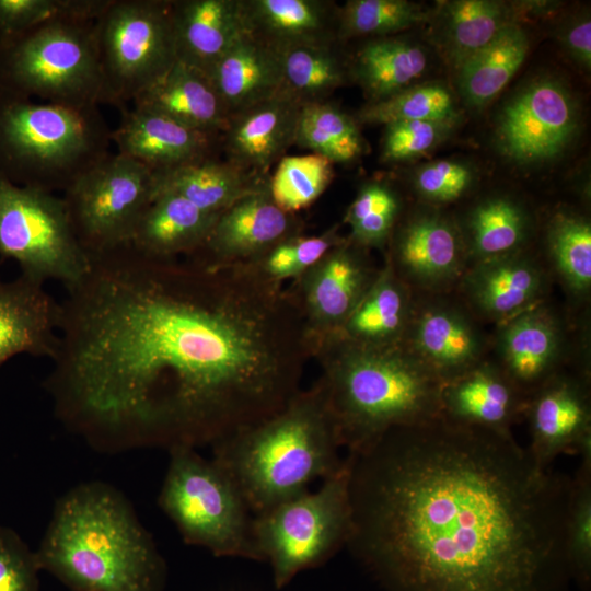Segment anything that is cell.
Here are the masks:
<instances>
[{
	"label": "cell",
	"mask_w": 591,
	"mask_h": 591,
	"mask_svg": "<svg viewBox=\"0 0 591 591\" xmlns=\"http://www.w3.org/2000/svg\"><path fill=\"white\" fill-rule=\"evenodd\" d=\"M44 386L92 448H198L253 426L301 390L310 356L283 283L248 263L90 256L67 289Z\"/></svg>",
	"instance_id": "6da1fadb"
},
{
	"label": "cell",
	"mask_w": 591,
	"mask_h": 591,
	"mask_svg": "<svg viewBox=\"0 0 591 591\" xmlns=\"http://www.w3.org/2000/svg\"><path fill=\"white\" fill-rule=\"evenodd\" d=\"M349 459L346 546L380 591H568L571 477L443 417Z\"/></svg>",
	"instance_id": "7a4b0ae2"
},
{
	"label": "cell",
	"mask_w": 591,
	"mask_h": 591,
	"mask_svg": "<svg viewBox=\"0 0 591 591\" xmlns=\"http://www.w3.org/2000/svg\"><path fill=\"white\" fill-rule=\"evenodd\" d=\"M71 591H163L166 567L128 499L103 482L60 497L35 551Z\"/></svg>",
	"instance_id": "3957f363"
},
{
	"label": "cell",
	"mask_w": 591,
	"mask_h": 591,
	"mask_svg": "<svg viewBox=\"0 0 591 591\" xmlns=\"http://www.w3.org/2000/svg\"><path fill=\"white\" fill-rule=\"evenodd\" d=\"M341 448L359 453L392 429L441 416L442 381L403 345L369 347L340 339L312 354Z\"/></svg>",
	"instance_id": "277c9868"
},
{
	"label": "cell",
	"mask_w": 591,
	"mask_h": 591,
	"mask_svg": "<svg viewBox=\"0 0 591 591\" xmlns=\"http://www.w3.org/2000/svg\"><path fill=\"white\" fill-rule=\"evenodd\" d=\"M211 448V459L228 473L254 515L333 475L345 459L317 381L274 415Z\"/></svg>",
	"instance_id": "5b68a950"
},
{
	"label": "cell",
	"mask_w": 591,
	"mask_h": 591,
	"mask_svg": "<svg viewBox=\"0 0 591 591\" xmlns=\"http://www.w3.org/2000/svg\"><path fill=\"white\" fill-rule=\"evenodd\" d=\"M111 134L97 106L37 102L0 86V175L13 184L63 193L109 154Z\"/></svg>",
	"instance_id": "8992f818"
},
{
	"label": "cell",
	"mask_w": 591,
	"mask_h": 591,
	"mask_svg": "<svg viewBox=\"0 0 591 591\" xmlns=\"http://www.w3.org/2000/svg\"><path fill=\"white\" fill-rule=\"evenodd\" d=\"M159 505L183 540L218 557L260 560L251 511L228 473L195 448L174 447Z\"/></svg>",
	"instance_id": "52a82bcc"
},
{
	"label": "cell",
	"mask_w": 591,
	"mask_h": 591,
	"mask_svg": "<svg viewBox=\"0 0 591 591\" xmlns=\"http://www.w3.org/2000/svg\"><path fill=\"white\" fill-rule=\"evenodd\" d=\"M0 86L47 103L102 104L94 21L56 20L0 44Z\"/></svg>",
	"instance_id": "ba28073f"
},
{
	"label": "cell",
	"mask_w": 591,
	"mask_h": 591,
	"mask_svg": "<svg viewBox=\"0 0 591 591\" xmlns=\"http://www.w3.org/2000/svg\"><path fill=\"white\" fill-rule=\"evenodd\" d=\"M349 459L323 479L313 493L304 490L256 514L252 532L262 561H268L277 589L300 572L331 559L350 533Z\"/></svg>",
	"instance_id": "9c48e42d"
},
{
	"label": "cell",
	"mask_w": 591,
	"mask_h": 591,
	"mask_svg": "<svg viewBox=\"0 0 591 591\" xmlns=\"http://www.w3.org/2000/svg\"><path fill=\"white\" fill-rule=\"evenodd\" d=\"M102 104L124 108L177 60L169 0H109L94 21Z\"/></svg>",
	"instance_id": "30bf717a"
},
{
	"label": "cell",
	"mask_w": 591,
	"mask_h": 591,
	"mask_svg": "<svg viewBox=\"0 0 591 591\" xmlns=\"http://www.w3.org/2000/svg\"><path fill=\"white\" fill-rule=\"evenodd\" d=\"M0 257L15 260L21 275L42 283L58 280L66 289L79 282L90 267L62 198L13 184L1 175Z\"/></svg>",
	"instance_id": "8fae6325"
},
{
	"label": "cell",
	"mask_w": 591,
	"mask_h": 591,
	"mask_svg": "<svg viewBox=\"0 0 591 591\" xmlns=\"http://www.w3.org/2000/svg\"><path fill=\"white\" fill-rule=\"evenodd\" d=\"M154 195V173L117 152L79 176L61 198L90 257L128 244Z\"/></svg>",
	"instance_id": "7c38bea8"
},
{
	"label": "cell",
	"mask_w": 591,
	"mask_h": 591,
	"mask_svg": "<svg viewBox=\"0 0 591 591\" xmlns=\"http://www.w3.org/2000/svg\"><path fill=\"white\" fill-rule=\"evenodd\" d=\"M367 251L345 237L287 288L302 316L311 357L337 335L375 280L380 268Z\"/></svg>",
	"instance_id": "4fadbf2b"
},
{
	"label": "cell",
	"mask_w": 591,
	"mask_h": 591,
	"mask_svg": "<svg viewBox=\"0 0 591 591\" xmlns=\"http://www.w3.org/2000/svg\"><path fill=\"white\" fill-rule=\"evenodd\" d=\"M578 123L577 103L567 85L541 77L520 89L501 108L496 144L514 162H544L568 147Z\"/></svg>",
	"instance_id": "5bb4252c"
},
{
	"label": "cell",
	"mask_w": 591,
	"mask_h": 591,
	"mask_svg": "<svg viewBox=\"0 0 591 591\" xmlns=\"http://www.w3.org/2000/svg\"><path fill=\"white\" fill-rule=\"evenodd\" d=\"M490 343L483 323L454 291L415 293L401 345L442 383L486 359Z\"/></svg>",
	"instance_id": "9a60e30c"
},
{
	"label": "cell",
	"mask_w": 591,
	"mask_h": 591,
	"mask_svg": "<svg viewBox=\"0 0 591 591\" xmlns=\"http://www.w3.org/2000/svg\"><path fill=\"white\" fill-rule=\"evenodd\" d=\"M387 245L385 262L415 293L455 291L468 267L460 225L438 209L410 215Z\"/></svg>",
	"instance_id": "2e32d148"
},
{
	"label": "cell",
	"mask_w": 591,
	"mask_h": 591,
	"mask_svg": "<svg viewBox=\"0 0 591 591\" xmlns=\"http://www.w3.org/2000/svg\"><path fill=\"white\" fill-rule=\"evenodd\" d=\"M523 418L528 450L540 467L552 468L563 453L590 452V374L558 372L528 396Z\"/></svg>",
	"instance_id": "e0dca14e"
},
{
	"label": "cell",
	"mask_w": 591,
	"mask_h": 591,
	"mask_svg": "<svg viewBox=\"0 0 591 591\" xmlns=\"http://www.w3.org/2000/svg\"><path fill=\"white\" fill-rule=\"evenodd\" d=\"M568 331L560 313L545 301L497 324L494 361L528 396L563 371Z\"/></svg>",
	"instance_id": "ac0fdd59"
},
{
	"label": "cell",
	"mask_w": 591,
	"mask_h": 591,
	"mask_svg": "<svg viewBox=\"0 0 591 591\" xmlns=\"http://www.w3.org/2000/svg\"><path fill=\"white\" fill-rule=\"evenodd\" d=\"M551 279L525 250L471 264L454 292L482 323L497 325L545 301Z\"/></svg>",
	"instance_id": "d6986e66"
},
{
	"label": "cell",
	"mask_w": 591,
	"mask_h": 591,
	"mask_svg": "<svg viewBox=\"0 0 591 591\" xmlns=\"http://www.w3.org/2000/svg\"><path fill=\"white\" fill-rule=\"evenodd\" d=\"M300 231L296 213L279 208L267 186L223 211L204 246L189 256L210 263H250Z\"/></svg>",
	"instance_id": "ffe728a7"
},
{
	"label": "cell",
	"mask_w": 591,
	"mask_h": 591,
	"mask_svg": "<svg viewBox=\"0 0 591 591\" xmlns=\"http://www.w3.org/2000/svg\"><path fill=\"white\" fill-rule=\"evenodd\" d=\"M528 395L486 358L441 389V416L456 425L511 433L523 418Z\"/></svg>",
	"instance_id": "44dd1931"
},
{
	"label": "cell",
	"mask_w": 591,
	"mask_h": 591,
	"mask_svg": "<svg viewBox=\"0 0 591 591\" xmlns=\"http://www.w3.org/2000/svg\"><path fill=\"white\" fill-rule=\"evenodd\" d=\"M216 137L164 114L135 106L123 109L120 123L111 134L118 153L154 174L212 158Z\"/></svg>",
	"instance_id": "7402d4cb"
},
{
	"label": "cell",
	"mask_w": 591,
	"mask_h": 591,
	"mask_svg": "<svg viewBox=\"0 0 591 591\" xmlns=\"http://www.w3.org/2000/svg\"><path fill=\"white\" fill-rule=\"evenodd\" d=\"M61 305L37 282L24 275L0 278V368L27 354L54 358L58 346Z\"/></svg>",
	"instance_id": "603a6c76"
},
{
	"label": "cell",
	"mask_w": 591,
	"mask_h": 591,
	"mask_svg": "<svg viewBox=\"0 0 591 591\" xmlns=\"http://www.w3.org/2000/svg\"><path fill=\"white\" fill-rule=\"evenodd\" d=\"M302 106L282 91L231 117L223 132L230 162L262 176L296 143Z\"/></svg>",
	"instance_id": "cb8c5ba5"
},
{
	"label": "cell",
	"mask_w": 591,
	"mask_h": 591,
	"mask_svg": "<svg viewBox=\"0 0 591 591\" xmlns=\"http://www.w3.org/2000/svg\"><path fill=\"white\" fill-rule=\"evenodd\" d=\"M176 59L207 76L245 32L240 0L172 1Z\"/></svg>",
	"instance_id": "d4e9b609"
},
{
	"label": "cell",
	"mask_w": 591,
	"mask_h": 591,
	"mask_svg": "<svg viewBox=\"0 0 591 591\" xmlns=\"http://www.w3.org/2000/svg\"><path fill=\"white\" fill-rule=\"evenodd\" d=\"M231 117L283 91L280 53L244 32L209 72Z\"/></svg>",
	"instance_id": "484cf974"
},
{
	"label": "cell",
	"mask_w": 591,
	"mask_h": 591,
	"mask_svg": "<svg viewBox=\"0 0 591 591\" xmlns=\"http://www.w3.org/2000/svg\"><path fill=\"white\" fill-rule=\"evenodd\" d=\"M132 104L215 136L223 134L230 123V115L210 78L179 60L138 94Z\"/></svg>",
	"instance_id": "4316f807"
},
{
	"label": "cell",
	"mask_w": 591,
	"mask_h": 591,
	"mask_svg": "<svg viewBox=\"0 0 591 591\" xmlns=\"http://www.w3.org/2000/svg\"><path fill=\"white\" fill-rule=\"evenodd\" d=\"M220 215L206 212L174 193L157 192L128 244L153 257H187L204 246Z\"/></svg>",
	"instance_id": "83f0119b"
},
{
	"label": "cell",
	"mask_w": 591,
	"mask_h": 591,
	"mask_svg": "<svg viewBox=\"0 0 591 591\" xmlns=\"http://www.w3.org/2000/svg\"><path fill=\"white\" fill-rule=\"evenodd\" d=\"M244 30L281 53L334 39L332 5L321 0H240Z\"/></svg>",
	"instance_id": "f1b7e54d"
},
{
	"label": "cell",
	"mask_w": 591,
	"mask_h": 591,
	"mask_svg": "<svg viewBox=\"0 0 591 591\" xmlns=\"http://www.w3.org/2000/svg\"><path fill=\"white\" fill-rule=\"evenodd\" d=\"M414 298L413 290L384 262L367 293L331 339L369 347L401 345Z\"/></svg>",
	"instance_id": "f546056e"
},
{
	"label": "cell",
	"mask_w": 591,
	"mask_h": 591,
	"mask_svg": "<svg viewBox=\"0 0 591 591\" xmlns=\"http://www.w3.org/2000/svg\"><path fill=\"white\" fill-rule=\"evenodd\" d=\"M155 175V193H174L199 209L220 215L269 182L233 162L209 158Z\"/></svg>",
	"instance_id": "4dcf8cb0"
},
{
	"label": "cell",
	"mask_w": 591,
	"mask_h": 591,
	"mask_svg": "<svg viewBox=\"0 0 591 591\" xmlns=\"http://www.w3.org/2000/svg\"><path fill=\"white\" fill-rule=\"evenodd\" d=\"M468 266L526 250L531 219L525 208L508 196L477 202L461 228Z\"/></svg>",
	"instance_id": "1f68e13d"
},
{
	"label": "cell",
	"mask_w": 591,
	"mask_h": 591,
	"mask_svg": "<svg viewBox=\"0 0 591 591\" xmlns=\"http://www.w3.org/2000/svg\"><path fill=\"white\" fill-rule=\"evenodd\" d=\"M528 50L525 31L518 23L505 26L456 69L465 101L476 107L489 103L521 67Z\"/></svg>",
	"instance_id": "d6a6232c"
},
{
	"label": "cell",
	"mask_w": 591,
	"mask_h": 591,
	"mask_svg": "<svg viewBox=\"0 0 591 591\" xmlns=\"http://www.w3.org/2000/svg\"><path fill=\"white\" fill-rule=\"evenodd\" d=\"M422 47L395 37H376L357 53L354 74L370 102L385 99L409 85L426 70Z\"/></svg>",
	"instance_id": "836d02e7"
},
{
	"label": "cell",
	"mask_w": 591,
	"mask_h": 591,
	"mask_svg": "<svg viewBox=\"0 0 591 591\" xmlns=\"http://www.w3.org/2000/svg\"><path fill=\"white\" fill-rule=\"evenodd\" d=\"M440 13L442 44L455 69L505 26L517 23L512 3L498 0L449 1Z\"/></svg>",
	"instance_id": "e575fe53"
},
{
	"label": "cell",
	"mask_w": 591,
	"mask_h": 591,
	"mask_svg": "<svg viewBox=\"0 0 591 591\" xmlns=\"http://www.w3.org/2000/svg\"><path fill=\"white\" fill-rule=\"evenodd\" d=\"M548 270L575 301H587L591 291V224L571 211H558L546 230Z\"/></svg>",
	"instance_id": "d590c367"
},
{
	"label": "cell",
	"mask_w": 591,
	"mask_h": 591,
	"mask_svg": "<svg viewBox=\"0 0 591 591\" xmlns=\"http://www.w3.org/2000/svg\"><path fill=\"white\" fill-rule=\"evenodd\" d=\"M294 144L333 163L351 162L359 158L364 148L356 121L324 101L302 106Z\"/></svg>",
	"instance_id": "8d00e7d4"
},
{
	"label": "cell",
	"mask_w": 591,
	"mask_h": 591,
	"mask_svg": "<svg viewBox=\"0 0 591 591\" xmlns=\"http://www.w3.org/2000/svg\"><path fill=\"white\" fill-rule=\"evenodd\" d=\"M280 57L283 91L303 105L323 102L345 82V65L332 44L292 47Z\"/></svg>",
	"instance_id": "74e56055"
},
{
	"label": "cell",
	"mask_w": 591,
	"mask_h": 591,
	"mask_svg": "<svg viewBox=\"0 0 591 591\" xmlns=\"http://www.w3.org/2000/svg\"><path fill=\"white\" fill-rule=\"evenodd\" d=\"M358 119L383 125L410 120L456 121L459 111L451 91L442 83L409 85L385 99L362 107Z\"/></svg>",
	"instance_id": "f35d334b"
},
{
	"label": "cell",
	"mask_w": 591,
	"mask_h": 591,
	"mask_svg": "<svg viewBox=\"0 0 591 591\" xmlns=\"http://www.w3.org/2000/svg\"><path fill=\"white\" fill-rule=\"evenodd\" d=\"M566 559L571 582L591 588V452L580 454L571 478L566 515Z\"/></svg>",
	"instance_id": "ab89813d"
},
{
	"label": "cell",
	"mask_w": 591,
	"mask_h": 591,
	"mask_svg": "<svg viewBox=\"0 0 591 591\" xmlns=\"http://www.w3.org/2000/svg\"><path fill=\"white\" fill-rule=\"evenodd\" d=\"M431 16L430 11L406 0H351L337 13V35L387 37Z\"/></svg>",
	"instance_id": "60d3db41"
},
{
	"label": "cell",
	"mask_w": 591,
	"mask_h": 591,
	"mask_svg": "<svg viewBox=\"0 0 591 591\" xmlns=\"http://www.w3.org/2000/svg\"><path fill=\"white\" fill-rule=\"evenodd\" d=\"M333 175V162L323 155H285L268 183L269 194L279 208L296 213L325 192Z\"/></svg>",
	"instance_id": "b9f144b4"
},
{
	"label": "cell",
	"mask_w": 591,
	"mask_h": 591,
	"mask_svg": "<svg viewBox=\"0 0 591 591\" xmlns=\"http://www.w3.org/2000/svg\"><path fill=\"white\" fill-rule=\"evenodd\" d=\"M399 212L401 200L390 186L379 182L363 185L345 216L350 227L348 239L366 250L385 247Z\"/></svg>",
	"instance_id": "7bdbcfd3"
},
{
	"label": "cell",
	"mask_w": 591,
	"mask_h": 591,
	"mask_svg": "<svg viewBox=\"0 0 591 591\" xmlns=\"http://www.w3.org/2000/svg\"><path fill=\"white\" fill-rule=\"evenodd\" d=\"M109 0H0V44L56 20L95 21Z\"/></svg>",
	"instance_id": "ee69618b"
},
{
	"label": "cell",
	"mask_w": 591,
	"mask_h": 591,
	"mask_svg": "<svg viewBox=\"0 0 591 591\" xmlns=\"http://www.w3.org/2000/svg\"><path fill=\"white\" fill-rule=\"evenodd\" d=\"M344 239L338 233V225L320 235L299 234L281 241L248 264L266 278L283 283L300 277Z\"/></svg>",
	"instance_id": "f6af8a7d"
},
{
	"label": "cell",
	"mask_w": 591,
	"mask_h": 591,
	"mask_svg": "<svg viewBox=\"0 0 591 591\" xmlns=\"http://www.w3.org/2000/svg\"><path fill=\"white\" fill-rule=\"evenodd\" d=\"M456 121L410 120L389 124L382 142L384 161L396 162L420 157L437 147Z\"/></svg>",
	"instance_id": "bcb514c9"
},
{
	"label": "cell",
	"mask_w": 591,
	"mask_h": 591,
	"mask_svg": "<svg viewBox=\"0 0 591 591\" xmlns=\"http://www.w3.org/2000/svg\"><path fill=\"white\" fill-rule=\"evenodd\" d=\"M474 173L464 163L439 160L419 169L414 187L419 197L431 205H444L463 198L472 188Z\"/></svg>",
	"instance_id": "7dc6e473"
},
{
	"label": "cell",
	"mask_w": 591,
	"mask_h": 591,
	"mask_svg": "<svg viewBox=\"0 0 591 591\" xmlns=\"http://www.w3.org/2000/svg\"><path fill=\"white\" fill-rule=\"evenodd\" d=\"M35 552L12 529L0 525V591H38Z\"/></svg>",
	"instance_id": "c3c4849f"
},
{
	"label": "cell",
	"mask_w": 591,
	"mask_h": 591,
	"mask_svg": "<svg viewBox=\"0 0 591 591\" xmlns=\"http://www.w3.org/2000/svg\"><path fill=\"white\" fill-rule=\"evenodd\" d=\"M561 42L570 56L581 66H591V21L589 15L576 18L566 25Z\"/></svg>",
	"instance_id": "681fc988"
}]
</instances>
